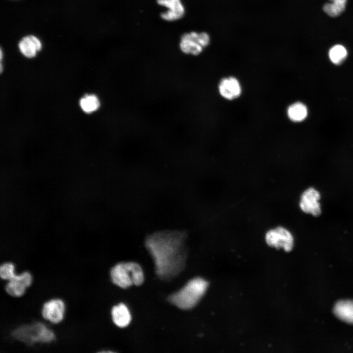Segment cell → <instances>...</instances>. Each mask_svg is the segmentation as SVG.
Segmentation results:
<instances>
[{"mask_svg": "<svg viewBox=\"0 0 353 353\" xmlns=\"http://www.w3.org/2000/svg\"><path fill=\"white\" fill-rule=\"evenodd\" d=\"M184 231L164 230L148 235L145 246L152 257L155 273L161 279L169 280L184 268L187 251Z\"/></svg>", "mask_w": 353, "mask_h": 353, "instance_id": "6da1fadb", "label": "cell"}, {"mask_svg": "<svg viewBox=\"0 0 353 353\" xmlns=\"http://www.w3.org/2000/svg\"><path fill=\"white\" fill-rule=\"evenodd\" d=\"M208 285V282L202 278H194L178 291L170 295L168 300L180 309H190L199 303L206 292Z\"/></svg>", "mask_w": 353, "mask_h": 353, "instance_id": "7a4b0ae2", "label": "cell"}, {"mask_svg": "<svg viewBox=\"0 0 353 353\" xmlns=\"http://www.w3.org/2000/svg\"><path fill=\"white\" fill-rule=\"evenodd\" d=\"M110 276L112 282L122 288H127L132 285H141L144 276L141 266L134 262H120L110 270Z\"/></svg>", "mask_w": 353, "mask_h": 353, "instance_id": "3957f363", "label": "cell"}, {"mask_svg": "<svg viewBox=\"0 0 353 353\" xmlns=\"http://www.w3.org/2000/svg\"><path fill=\"white\" fill-rule=\"evenodd\" d=\"M11 336L15 340L22 341L27 345L36 343L48 344L55 339L54 332L40 322L19 327L11 332Z\"/></svg>", "mask_w": 353, "mask_h": 353, "instance_id": "277c9868", "label": "cell"}, {"mask_svg": "<svg viewBox=\"0 0 353 353\" xmlns=\"http://www.w3.org/2000/svg\"><path fill=\"white\" fill-rule=\"evenodd\" d=\"M210 41V36L206 32L191 31L182 35L179 47L184 53L197 55L209 45Z\"/></svg>", "mask_w": 353, "mask_h": 353, "instance_id": "5b68a950", "label": "cell"}, {"mask_svg": "<svg viewBox=\"0 0 353 353\" xmlns=\"http://www.w3.org/2000/svg\"><path fill=\"white\" fill-rule=\"evenodd\" d=\"M266 243L277 249L283 248L286 252L292 250L294 238L291 233L283 227H277L269 230L265 236Z\"/></svg>", "mask_w": 353, "mask_h": 353, "instance_id": "8992f818", "label": "cell"}, {"mask_svg": "<svg viewBox=\"0 0 353 353\" xmlns=\"http://www.w3.org/2000/svg\"><path fill=\"white\" fill-rule=\"evenodd\" d=\"M66 305L64 301L59 298H53L45 302L41 309V315L52 324L61 322L64 317Z\"/></svg>", "mask_w": 353, "mask_h": 353, "instance_id": "52a82bcc", "label": "cell"}, {"mask_svg": "<svg viewBox=\"0 0 353 353\" xmlns=\"http://www.w3.org/2000/svg\"><path fill=\"white\" fill-rule=\"evenodd\" d=\"M320 199L319 192L313 188H309L303 193L301 197L300 207L306 213H310L315 216H319L321 212L319 202Z\"/></svg>", "mask_w": 353, "mask_h": 353, "instance_id": "ba28073f", "label": "cell"}, {"mask_svg": "<svg viewBox=\"0 0 353 353\" xmlns=\"http://www.w3.org/2000/svg\"><path fill=\"white\" fill-rule=\"evenodd\" d=\"M220 95L224 99L232 101L239 98L242 93V87L239 80L233 76L223 78L218 85Z\"/></svg>", "mask_w": 353, "mask_h": 353, "instance_id": "9c48e42d", "label": "cell"}, {"mask_svg": "<svg viewBox=\"0 0 353 353\" xmlns=\"http://www.w3.org/2000/svg\"><path fill=\"white\" fill-rule=\"evenodd\" d=\"M157 3L168 9L161 13L163 20L171 22L181 18L185 13V8L181 0H157Z\"/></svg>", "mask_w": 353, "mask_h": 353, "instance_id": "30bf717a", "label": "cell"}, {"mask_svg": "<svg viewBox=\"0 0 353 353\" xmlns=\"http://www.w3.org/2000/svg\"><path fill=\"white\" fill-rule=\"evenodd\" d=\"M21 52L27 58L34 57L37 51L41 50L42 43L40 40L34 35H27L23 37L18 44Z\"/></svg>", "mask_w": 353, "mask_h": 353, "instance_id": "8fae6325", "label": "cell"}, {"mask_svg": "<svg viewBox=\"0 0 353 353\" xmlns=\"http://www.w3.org/2000/svg\"><path fill=\"white\" fill-rule=\"evenodd\" d=\"M333 312L340 320L353 324V300L338 301L334 305Z\"/></svg>", "mask_w": 353, "mask_h": 353, "instance_id": "7c38bea8", "label": "cell"}, {"mask_svg": "<svg viewBox=\"0 0 353 353\" xmlns=\"http://www.w3.org/2000/svg\"><path fill=\"white\" fill-rule=\"evenodd\" d=\"M111 316L114 323L120 328L126 327L131 321L130 312L127 306L122 303L113 307Z\"/></svg>", "mask_w": 353, "mask_h": 353, "instance_id": "4fadbf2b", "label": "cell"}, {"mask_svg": "<svg viewBox=\"0 0 353 353\" xmlns=\"http://www.w3.org/2000/svg\"><path fill=\"white\" fill-rule=\"evenodd\" d=\"M15 266L11 262H5L0 265V277L3 280L18 279L24 284L27 279V274L25 271L18 275L15 274Z\"/></svg>", "mask_w": 353, "mask_h": 353, "instance_id": "5bb4252c", "label": "cell"}, {"mask_svg": "<svg viewBox=\"0 0 353 353\" xmlns=\"http://www.w3.org/2000/svg\"><path fill=\"white\" fill-rule=\"evenodd\" d=\"M289 119L294 122L304 120L307 115L306 106L302 102H297L290 105L287 110Z\"/></svg>", "mask_w": 353, "mask_h": 353, "instance_id": "9a60e30c", "label": "cell"}, {"mask_svg": "<svg viewBox=\"0 0 353 353\" xmlns=\"http://www.w3.org/2000/svg\"><path fill=\"white\" fill-rule=\"evenodd\" d=\"M27 288L18 279L8 280L4 285V291L8 295L14 298H20L25 293Z\"/></svg>", "mask_w": 353, "mask_h": 353, "instance_id": "2e32d148", "label": "cell"}, {"mask_svg": "<svg viewBox=\"0 0 353 353\" xmlns=\"http://www.w3.org/2000/svg\"><path fill=\"white\" fill-rule=\"evenodd\" d=\"M331 2L323 6L324 11L329 16L335 17L339 16L345 9L347 0H329Z\"/></svg>", "mask_w": 353, "mask_h": 353, "instance_id": "e0dca14e", "label": "cell"}, {"mask_svg": "<svg viewBox=\"0 0 353 353\" xmlns=\"http://www.w3.org/2000/svg\"><path fill=\"white\" fill-rule=\"evenodd\" d=\"M347 54L346 48L340 44L332 47L328 52L330 61L336 65L341 64L346 58Z\"/></svg>", "mask_w": 353, "mask_h": 353, "instance_id": "ac0fdd59", "label": "cell"}, {"mask_svg": "<svg viewBox=\"0 0 353 353\" xmlns=\"http://www.w3.org/2000/svg\"><path fill=\"white\" fill-rule=\"evenodd\" d=\"M79 104L81 109L87 113L97 110L100 106V101L94 95H86L81 99Z\"/></svg>", "mask_w": 353, "mask_h": 353, "instance_id": "d6986e66", "label": "cell"}]
</instances>
